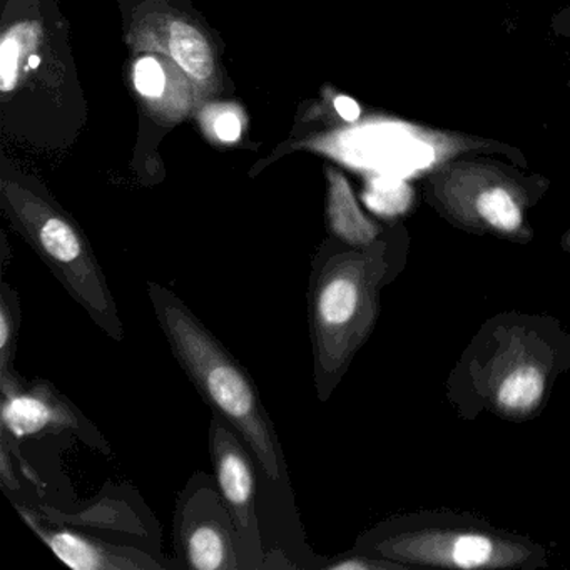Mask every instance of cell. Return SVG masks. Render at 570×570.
I'll list each match as a JSON object with an SVG mask.
<instances>
[{
	"label": "cell",
	"mask_w": 570,
	"mask_h": 570,
	"mask_svg": "<svg viewBox=\"0 0 570 570\" xmlns=\"http://www.w3.org/2000/svg\"><path fill=\"white\" fill-rule=\"evenodd\" d=\"M148 295L173 356L199 396L238 432L265 480L288 485L282 442L252 376L175 292L149 282Z\"/></svg>",
	"instance_id": "cell-1"
},
{
	"label": "cell",
	"mask_w": 570,
	"mask_h": 570,
	"mask_svg": "<svg viewBox=\"0 0 570 570\" xmlns=\"http://www.w3.org/2000/svg\"><path fill=\"white\" fill-rule=\"evenodd\" d=\"M382 256L372 249L342 248L326 242L313 258L308 288L313 380L322 402L348 370L375 322V289Z\"/></svg>",
	"instance_id": "cell-2"
},
{
	"label": "cell",
	"mask_w": 570,
	"mask_h": 570,
	"mask_svg": "<svg viewBox=\"0 0 570 570\" xmlns=\"http://www.w3.org/2000/svg\"><path fill=\"white\" fill-rule=\"evenodd\" d=\"M12 222L41 262L89 318L116 343L125 342V325L95 249L81 229L58 209L26 193L9 196Z\"/></svg>",
	"instance_id": "cell-3"
},
{
	"label": "cell",
	"mask_w": 570,
	"mask_h": 570,
	"mask_svg": "<svg viewBox=\"0 0 570 570\" xmlns=\"http://www.w3.org/2000/svg\"><path fill=\"white\" fill-rule=\"evenodd\" d=\"M175 543L186 566L196 570H239L238 537L216 479L196 473L179 493Z\"/></svg>",
	"instance_id": "cell-4"
},
{
	"label": "cell",
	"mask_w": 570,
	"mask_h": 570,
	"mask_svg": "<svg viewBox=\"0 0 570 570\" xmlns=\"http://www.w3.org/2000/svg\"><path fill=\"white\" fill-rule=\"evenodd\" d=\"M209 455L219 492L235 523L239 566L243 570L263 569L266 553L256 510L258 463L238 432L216 413L209 425Z\"/></svg>",
	"instance_id": "cell-5"
},
{
	"label": "cell",
	"mask_w": 570,
	"mask_h": 570,
	"mask_svg": "<svg viewBox=\"0 0 570 570\" xmlns=\"http://www.w3.org/2000/svg\"><path fill=\"white\" fill-rule=\"evenodd\" d=\"M22 520L35 530L36 535L51 549L59 560L76 570H159L148 553L132 547L112 546L102 540L91 539L85 533L72 532L61 527H48L38 513L28 507L16 505Z\"/></svg>",
	"instance_id": "cell-6"
},
{
	"label": "cell",
	"mask_w": 570,
	"mask_h": 570,
	"mask_svg": "<svg viewBox=\"0 0 570 570\" xmlns=\"http://www.w3.org/2000/svg\"><path fill=\"white\" fill-rule=\"evenodd\" d=\"M69 426H79L78 416L69 410L68 402L56 396L55 390L46 383L4 395L2 429L12 436L24 439Z\"/></svg>",
	"instance_id": "cell-7"
},
{
	"label": "cell",
	"mask_w": 570,
	"mask_h": 570,
	"mask_svg": "<svg viewBox=\"0 0 570 570\" xmlns=\"http://www.w3.org/2000/svg\"><path fill=\"white\" fill-rule=\"evenodd\" d=\"M328 183V225L333 236L355 248L372 245L379 229L360 212L346 179L340 173L330 171Z\"/></svg>",
	"instance_id": "cell-8"
},
{
	"label": "cell",
	"mask_w": 570,
	"mask_h": 570,
	"mask_svg": "<svg viewBox=\"0 0 570 570\" xmlns=\"http://www.w3.org/2000/svg\"><path fill=\"white\" fill-rule=\"evenodd\" d=\"M19 322H21V306H19L18 292L4 282L0 289V389H2V395L24 389L21 380L11 368L16 358Z\"/></svg>",
	"instance_id": "cell-9"
},
{
	"label": "cell",
	"mask_w": 570,
	"mask_h": 570,
	"mask_svg": "<svg viewBox=\"0 0 570 570\" xmlns=\"http://www.w3.org/2000/svg\"><path fill=\"white\" fill-rule=\"evenodd\" d=\"M169 51L175 61L198 81H206L215 72V61L208 41L188 22H173L169 29Z\"/></svg>",
	"instance_id": "cell-10"
},
{
	"label": "cell",
	"mask_w": 570,
	"mask_h": 570,
	"mask_svg": "<svg viewBox=\"0 0 570 570\" xmlns=\"http://www.w3.org/2000/svg\"><path fill=\"white\" fill-rule=\"evenodd\" d=\"M39 41V28L21 24L12 28L0 45V89L11 92L18 86L22 61L35 55Z\"/></svg>",
	"instance_id": "cell-11"
},
{
	"label": "cell",
	"mask_w": 570,
	"mask_h": 570,
	"mask_svg": "<svg viewBox=\"0 0 570 570\" xmlns=\"http://www.w3.org/2000/svg\"><path fill=\"white\" fill-rule=\"evenodd\" d=\"M430 559L436 562L449 563L453 567H463V569H475V567L492 566L495 559V546L489 537L460 535L450 540L446 546H436V552L429 553Z\"/></svg>",
	"instance_id": "cell-12"
},
{
	"label": "cell",
	"mask_w": 570,
	"mask_h": 570,
	"mask_svg": "<svg viewBox=\"0 0 570 570\" xmlns=\"http://www.w3.org/2000/svg\"><path fill=\"white\" fill-rule=\"evenodd\" d=\"M542 392V375L535 368H525L503 380L499 400L505 409L529 410L539 403Z\"/></svg>",
	"instance_id": "cell-13"
},
{
	"label": "cell",
	"mask_w": 570,
	"mask_h": 570,
	"mask_svg": "<svg viewBox=\"0 0 570 570\" xmlns=\"http://www.w3.org/2000/svg\"><path fill=\"white\" fill-rule=\"evenodd\" d=\"M476 209L485 222L502 232H515L522 223L519 206L503 189L483 193L476 202Z\"/></svg>",
	"instance_id": "cell-14"
},
{
	"label": "cell",
	"mask_w": 570,
	"mask_h": 570,
	"mask_svg": "<svg viewBox=\"0 0 570 570\" xmlns=\"http://www.w3.org/2000/svg\"><path fill=\"white\" fill-rule=\"evenodd\" d=\"M165 72L155 58H142L135 66V86L145 98H158L165 91Z\"/></svg>",
	"instance_id": "cell-15"
},
{
	"label": "cell",
	"mask_w": 570,
	"mask_h": 570,
	"mask_svg": "<svg viewBox=\"0 0 570 570\" xmlns=\"http://www.w3.org/2000/svg\"><path fill=\"white\" fill-rule=\"evenodd\" d=\"M370 205L379 212H399L405 206L406 188L400 183L380 179L373 185L372 195L368 198Z\"/></svg>",
	"instance_id": "cell-16"
},
{
	"label": "cell",
	"mask_w": 570,
	"mask_h": 570,
	"mask_svg": "<svg viewBox=\"0 0 570 570\" xmlns=\"http://www.w3.org/2000/svg\"><path fill=\"white\" fill-rule=\"evenodd\" d=\"M215 131L216 136H218L222 141H238L243 131L242 121H239L238 116L233 115V112H223V115H219L218 118H216Z\"/></svg>",
	"instance_id": "cell-17"
},
{
	"label": "cell",
	"mask_w": 570,
	"mask_h": 570,
	"mask_svg": "<svg viewBox=\"0 0 570 570\" xmlns=\"http://www.w3.org/2000/svg\"><path fill=\"white\" fill-rule=\"evenodd\" d=\"M335 109L345 121L353 122L360 118V106L346 96H340L335 99Z\"/></svg>",
	"instance_id": "cell-18"
},
{
	"label": "cell",
	"mask_w": 570,
	"mask_h": 570,
	"mask_svg": "<svg viewBox=\"0 0 570 570\" xmlns=\"http://www.w3.org/2000/svg\"><path fill=\"white\" fill-rule=\"evenodd\" d=\"M39 65H41V58H39V56L32 55L28 61L29 68L36 69V68H38Z\"/></svg>",
	"instance_id": "cell-19"
}]
</instances>
